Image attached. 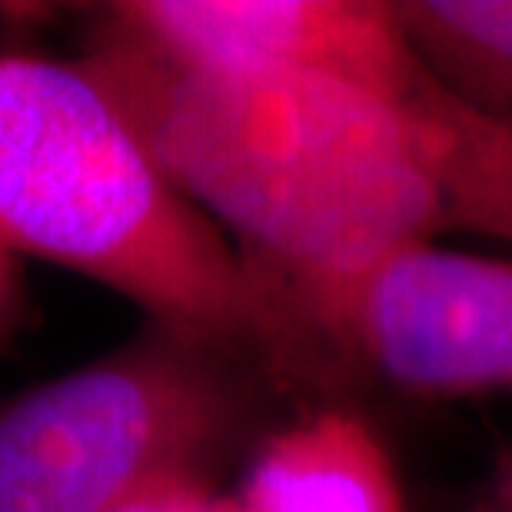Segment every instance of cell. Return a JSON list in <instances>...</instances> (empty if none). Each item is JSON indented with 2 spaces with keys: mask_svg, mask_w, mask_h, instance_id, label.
Listing matches in <instances>:
<instances>
[{
  "mask_svg": "<svg viewBox=\"0 0 512 512\" xmlns=\"http://www.w3.org/2000/svg\"><path fill=\"white\" fill-rule=\"evenodd\" d=\"M316 330L353 389L512 393V260L439 240L399 250L336 296Z\"/></svg>",
  "mask_w": 512,
  "mask_h": 512,
  "instance_id": "cell-4",
  "label": "cell"
},
{
  "mask_svg": "<svg viewBox=\"0 0 512 512\" xmlns=\"http://www.w3.org/2000/svg\"><path fill=\"white\" fill-rule=\"evenodd\" d=\"M94 24L183 67L310 70L366 90L399 54L386 0H124Z\"/></svg>",
  "mask_w": 512,
  "mask_h": 512,
  "instance_id": "cell-5",
  "label": "cell"
},
{
  "mask_svg": "<svg viewBox=\"0 0 512 512\" xmlns=\"http://www.w3.org/2000/svg\"><path fill=\"white\" fill-rule=\"evenodd\" d=\"M473 512H512V446L496 459Z\"/></svg>",
  "mask_w": 512,
  "mask_h": 512,
  "instance_id": "cell-10",
  "label": "cell"
},
{
  "mask_svg": "<svg viewBox=\"0 0 512 512\" xmlns=\"http://www.w3.org/2000/svg\"><path fill=\"white\" fill-rule=\"evenodd\" d=\"M283 403L250 356L147 320L100 360L0 399V512H114L163 479L217 483Z\"/></svg>",
  "mask_w": 512,
  "mask_h": 512,
  "instance_id": "cell-3",
  "label": "cell"
},
{
  "mask_svg": "<svg viewBox=\"0 0 512 512\" xmlns=\"http://www.w3.org/2000/svg\"><path fill=\"white\" fill-rule=\"evenodd\" d=\"M30 300L24 290V276H20V260L0 250V346L17 340L27 330Z\"/></svg>",
  "mask_w": 512,
  "mask_h": 512,
  "instance_id": "cell-9",
  "label": "cell"
},
{
  "mask_svg": "<svg viewBox=\"0 0 512 512\" xmlns=\"http://www.w3.org/2000/svg\"><path fill=\"white\" fill-rule=\"evenodd\" d=\"M416 64L459 104L512 127V0H386Z\"/></svg>",
  "mask_w": 512,
  "mask_h": 512,
  "instance_id": "cell-7",
  "label": "cell"
},
{
  "mask_svg": "<svg viewBox=\"0 0 512 512\" xmlns=\"http://www.w3.org/2000/svg\"><path fill=\"white\" fill-rule=\"evenodd\" d=\"M114 512H240L233 493H223L207 479H163L143 489Z\"/></svg>",
  "mask_w": 512,
  "mask_h": 512,
  "instance_id": "cell-8",
  "label": "cell"
},
{
  "mask_svg": "<svg viewBox=\"0 0 512 512\" xmlns=\"http://www.w3.org/2000/svg\"><path fill=\"white\" fill-rule=\"evenodd\" d=\"M84 60L173 187L313 330L373 266L449 230L426 153L383 94L310 70L183 67L97 24Z\"/></svg>",
  "mask_w": 512,
  "mask_h": 512,
  "instance_id": "cell-1",
  "label": "cell"
},
{
  "mask_svg": "<svg viewBox=\"0 0 512 512\" xmlns=\"http://www.w3.org/2000/svg\"><path fill=\"white\" fill-rule=\"evenodd\" d=\"M233 503L240 512H406V493L383 436L346 403H323L256 439Z\"/></svg>",
  "mask_w": 512,
  "mask_h": 512,
  "instance_id": "cell-6",
  "label": "cell"
},
{
  "mask_svg": "<svg viewBox=\"0 0 512 512\" xmlns=\"http://www.w3.org/2000/svg\"><path fill=\"white\" fill-rule=\"evenodd\" d=\"M0 250L250 356L296 406L353 393L290 296L173 187L84 57L0 50Z\"/></svg>",
  "mask_w": 512,
  "mask_h": 512,
  "instance_id": "cell-2",
  "label": "cell"
}]
</instances>
